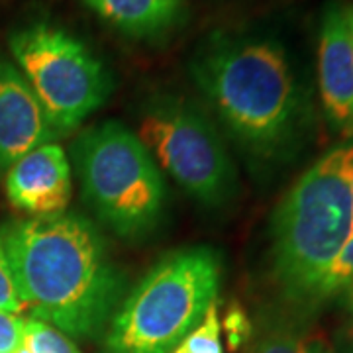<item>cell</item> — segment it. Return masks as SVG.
Here are the masks:
<instances>
[{"label":"cell","mask_w":353,"mask_h":353,"mask_svg":"<svg viewBox=\"0 0 353 353\" xmlns=\"http://www.w3.org/2000/svg\"><path fill=\"white\" fill-rule=\"evenodd\" d=\"M189 73L250 161L289 163L304 148L312 122L310 101L277 38L212 32L196 46Z\"/></svg>","instance_id":"1"},{"label":"cell","mask_w":353,"mask_h":353,"mask_svg":"<svg viewBox=\"0 0 353 353\" xmlns=\"http://www.w3.org/2000/svg\"><path fill=\"white\" fill-rule=\"evenodd\" d=\"M0 236L18 294L34 318L77 340L108 330L124 279L90 220L75 212L26 218L6 224Z\"/></svg>","instance_id":"2"},{"label":"cell","mask_w":353,"mask_h":353,"mask_svg":"<svg viewBox=\"0 0 353 353\" xmlns=\"http://www.w3.org/2000/svg\"><path fill=\"white\" fill-rule=\"evenodd\" d=\"M353 143L332 148L279 202L271 220V277L279 304L316 316L352 236Z\"/></svg>","instance_id":"3"},{"label":"cell","mask_w":353,"mask_h":353,"mask_svg":"<svg viewBox=\"0 0 353 353\" xmlns=\"http://www.w3.org/2000/svg\"><path fill=\"white\" fill-rule=\"evenodd\" d=\"M222 259L206 245L171 252L118 306L106 353H173L216 303Z\"/></svg>","instance_id":"4"},{"label":"cell","mask_w":353,"mask_h":353,"mask_svg":"<svg viewBox=\"0 0 353 353\" xmlns=\"http://www.w3.org/2000/svg\"><path fill=\"white\" fill-rule=\"evenodd\" d=\"M88 208L120 238L152 234L167 210V185L159 165L136 132L106 120L87 128L71 148Z\"/></svg>","instance_id":"5"},{"label":"cell","mask_w":353,"mask_h":353,"mask_svg":"<svg viewBox=\"0 0 353 353\" xmlns=\"http://www.w3.org/2000/svg\"><path fill=\"white\" fill-rule=\"evenodd\" d=\"M8 48L61 136L102 108L112 92L106 63L65 28L51 22L26 24L10 34Z\"/></svg>","instance_id":"6"},{"label":"cell","mask_w":353,"mask_h":353,"mask_svg":"<svg viewBox=\"0 0 353 353\" xmlns=\"http://www.w3.org/2000/svg\"><path fill=\"white\" fill-rule=\"evenodd\" d=\"M138 138L190 199L218 208L238 192V171L220 132L196 104L157 94L139 112Z\"/></svg>","instance_id":"7"},{"label":"cell","mask_w":353,"mask_h":353,"mask_svg":"<svg viewBox=\"0 0 353 353\" xmlns=\"http://www.w3.org/2000/svg\"><path fill=\"white\" fill-rule=\"evenodd\" d=\"M347 0L324 4L318 32V85L326 120L343 138L353 136V36Z\"/></svg>","instance_id":"8"},{"label":"cell","mask_w":353,"mask_h":353,"mask_svg":"<svg viewBox=\"0 0 353 353\" xmlns=\"http://www.w3.org/2000/svg\"><path fill=\"white\" fill-rule=\"evenodd\" d=\"M61 138L14 61L0 55V173L26 153Z\"/></svg>","instance_id":"9"},{"label":"cell","mask_w":353,"mask_h":353,"mask_svg":"<svg viewBox=\"0 0 353 353\" xmlns=\"http://www.w3.org/2000/svg\"><path fill=\"white\" fill-rule=\"evenodd\" d=\"M71 163L59 143L26 153L6 171V196L14 208L32 218L65 212L73 192Z\"/></svg>","instance_id":"10"},{"label":"cell","mask_w":353,"mask_h":353,"mask_svg":"<svg viewBox=\"0 0 353 353\" xmlns=\"http://www.w3.org/2000/svg\"><path fill=\"white\" fill-rule=\"evenodd\" d=\"M104 24L132 39H161L187 18V0H81Z\"/></svg>","instance_id":"11"},{"label":"cell","mask_w":353,"mask_h":353,"mask_svg":"<svg viewBox=\"0 0 353 353\" xmlns=\"http://www.w3.org/2000/svg\"><path fill=\"white\" fill-rule=\"evenodd\" d=\"M248 353H334L332 341L314 326V316L283 304L267 308L253 324Z\"/></svg>","instance_id":"12"},{"label":"cell","mask_w":353,"mask_h":353,"mask_svg":"<svg viewBox=\"0 0 353 353\" xmlns=\"http://www.w3.org/2000/svg\"><path fill=\"white\" fill-rule=\"evenodd\" d=\"M22 347L28 353H81L69 336L38 318L24 322Z\"/></svg>","instance_id":"13"},{"label":"cell","mask_w":353,"mask_h":353,"mask_svg":"<svg viewBox=\"0 0 353 353\" xmlns=\"http://www.w3.org/2000/svg\"><path fill=\"white\" fill-rule=\"evenodd\" d=\"M190 353H224L222 345V322L218 316V301L204 314L201 324L179 343Z\"/></svg>","instance_id":"14"},{"label":"cell","mask_w":353,"mask_h":353,"mask_svg":"<svg viewBox=\"0 0 353 353\" xmlns=\"http://www.w3.org/2000/svg\"><path fill=\"white\" fill-rule=\"evenodd\" d=\"M352 192H353V167H352ZM353 299V226L352 236L345 243L343 252L338 257L330 281V303L340 301L341 304Z\"/></svg>","instance_id":"15"},{"label":"cell","mask_w":353,"mask_h":353,"mask_svg":"<svg viewBox=\"0 0 353 353\" xmlns=\"http://www.w3.org/2000/svg\"><path fill=\"white\" fill-rule=\"evenodd\" d=\"M0 310L20 314L24 310V303L16 289V281L12 275V267L6 255V248L0 236Z\"/></svg>","instance_id":"16"},{"label":"cell","mask_w":353,"mask_h":353,"mask_svg":"<svg viewBox=\"0 0 353 353\" xmlns=\"http://www.w3.org/2000/svg\"><path fill=\"white\" fill-rule=\"evenodd\" d=\"M224 328H226L230 347L240 350L241 345H248V341L252 338L253 322L240 304H234L224 316Z\"/></svg>","instance_id":"17"},{"label":"cell","mask_w":353,"mask_h":353,"mask_svg":"<svg viewBox=\"0 0 353 353\" xmlns=\"http://www.w3.org/2000/svg\"><path fill=\"white\" fill-rule=\"evenodd\" d=\"M24 340V320L20 314L0 310V353H16Z\"/></svg>","instance_id":"18"},{"label":"cell","mask_w":353,"mask_h":353,"mask_svg":"<svg viewBox=\"0 0 353 353\" xmlns=\"http://www.w3.org/2000/svg\"><path fill=\"white\" fill-rule=\"evenodd\" d=\"M343 308H345V318L332 341L334 353H353V299L345 301Z\"/></svg>","instance_id":"19"},{"label":"cell","mask_w":353,"mask_h":353,"mask_svg":"<svg viewBox=\"0 0 353 353\" xmlns=\"http://www.w3.org/2000/svg\"><path fill=\"white\" fill-rule=\"evenodd\" d=\"M347 14H350V26H352V36H353V2L347 4Z\"/></svg>","instance_id":"20"},{"label":"cell","mask_w":353,"mask_h":353,"mask_svg":"<svg viewBox=\"0 0 353 353\" xmlns=\"http://www.w3.org/2000/svg\"><path fill=\"white\" fill-rule=\"evenodd\" d=\"M173 353H190V352H187V350H185V347H181V345H176L175 350H173Z\"/></svg>","instance_id":"21"},{"label":"cell","mask_w":353,"mask_h":353,"mask_svg":"<svg viewBox=\"0 0 353 353\" xmlns=\"http://www.w3.org/2000/svg\"><path fill=\"white\" fill-rule=\"evenodd\" d=\"M16 353H28V352H26L24 347H20V350H18V352H16Z\"/></svg>","instance_id":"22"}]
</instances>
